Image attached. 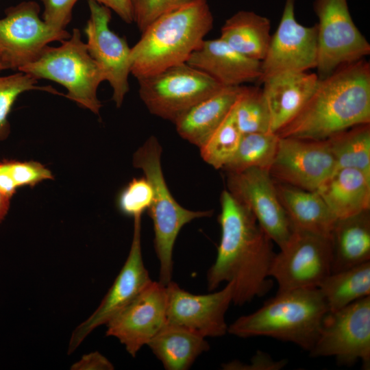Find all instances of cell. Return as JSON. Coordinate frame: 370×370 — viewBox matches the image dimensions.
Returning <instances> with one entry per match:
<instances>
[{"label":"cell","mask_w":370,"mask_h":370,"mask_svg":"<svg viewBox=\"0 0 370 370\" xmlns=\"http://www.w3.org/2000/svg\"><path fill=\"white\" fill-rule=\"evenodd\" d=\"M221 239L207 272L209 291L233 283L232 303L242 306L266 295L273 286L269 272L275 253L273 241L251 210L227 189L220 198Z\"/></svg>","instance_id":"cell-1"},{"label":"cell","mask_w":370,"mask_h":370,"mask_svg":"<svg viewBox=\"0 0 370 370\" xmlns=\"http://www.w3.org/2000/svg\"><path fill=\"white\" fill-rule=\"evenodd\" d=\"M365 123H370V64L362 59L319 79L303 109L276 134L323 140Z\"/></svg>","instance_id":"cell-2"},{"label":"cell","mask_w":370,"mask_h":370,"mask_svg":"<svg viewBox=\"0 0 370 370\" xmlns=\"http://www.w3.org/2000/svg\"><path fill=\"white\" fill-rule=\"evenodd\" d=\"M213 24L207 0H196L160 16L131 47L130 73L138 79L186 62Z\"/></svg>","instance_id":"cell-3"},{"label":"cell","mask_w":370,"mask_h":370,"mask_svg":"<svg viewBox=\"0 0 370 370\" xmlns=\"http://www.w3.org/2000/svg\"><path fill=\"white\" fill-rule=\"evenodd\" d=\"M328 312L318 288L278 292L255 312L236 319L227 332L239 338L270 337L309 352Z\"/></svg>","instance_id":"cell-4"},{"label":"cell","mask_w":370,"mask_h":370,"mask_svg":"<svg viewBox=\"0 0 370 370\" xmlns=\"http://www.w3.org/2000/svg\"><path fill=\"white\" fill-rule=\"evenodd\" d=\"M161 145L151 136L134 153L133 164L143 171L153 189V199L147 210L153 221L154 248L160 262V282L171 281L173 251L181 229L192 221L210 217L212 210L194 211L182 206L174 199L166 183L161 166Z\"/></svg>","instance_id":"cell-5"},{"label":"cell","mask_w":370,"mask_h":370,"mask_svg":"<svg viewBox=\"0 0 370 370\" xmlns=\"http://www.w3.org/2000/svg\"><path fill=\"white\" fill-rule=\"evenodd\" d=\"M18 71L36 79H49L63 86L67 90L66 97L99 114L102 104L97 97V89L106 81L105 76L88 53L78 29L74 28L60 46H45L35 60Z\"/></svg>","instance_id":"cell-6"},{"label":"cell","mask_w":370,"mask_h":370,"mask_svg":"<svg viewBox=\"0 0 370 370\" xmlns=\"http://www.w3.org/2000/svg\"><path fill=\"white\" fill-rule=\"evenodd\" d=\"M137 80L139 96L150 113L172 122L199 101L224 88L186 62Z\"/></svg>","instance_id":"cell-7"},{"label":"cell","mask_w":370,"mask_h":370,"mask_svg":"<svg viewBox=\"0 0 370 370\" xmlns=\"http://www.w3.org/2000/svg\"><path fill=\"white\" fill-rule=\"evenodd\" d=\"M310 357H334L338 365L370 369V295L324 316Z\"/></svg>","instance_id":"cell-8"},{"label":"cell","mask_w":370,"mask_h":370,"mask_svg":"<svg viewBox=\"0 0 370 370\" xmlns=\"http://www.w3.org/2000/svg\"><path fill=\"white\" fill-rule=\"evenodd\" d=\"M312 8L318 18L315 69L319 79L369 55L370 44L354 22L347 0H314Z\"/></svg>","instance_id":"cell-9"},{"label":"cell","mask_w":370,"mask_h":370,"mask_svg":"<svg viewBox=\"0 0 370 370\" xmlns=\"http://www.w3.org/2000/svg\"><path fill=\"white\" fill-rule=\"evenodd\" d=\"M280 249L269 272L278 284V292L318 288L332 273L329 237L294 229L287 244Z\"/></svg>","instance_id":"cell-10"},{"label":"cell","mask_w":370,"mask_h":370,"mask_svg":"<svg viewBox=\"0 0 370 370\" xmlns=\"http://www.w3.org/2000/svg\"><path fill=\"white\" fill-rule=\"evenodd\" d=\"M35 1H23L5 11L0 19V60L4 69L18 70L33 62L49 43L68 39L65 29H56L39 17Z\"/></svg>","instance_id":"cell-11"},{"label":"cell","mask_w":370,"mask_h":370,"mask_svg":"<svg viewBox=\"0 0 370 370\" xmlns=\"http://www.w3.org/2000/svg\"><path fill=\"white\" fill-rule=\"evenodd\" d=\"M227 190L245 205L259 225L280 249L290 240L294 227L277 193L269 171L249 168L227 172Z\"/></svg>","instance_id":"cell-12"},{"label":"cell","mask_w":370,"mask_h":370,"mask_svg":"<svg viewBox=\"0 0 370 370\" xmlns=\"http://www.w3.org/2000/svg\"><path fill=\"white\" fill-rule=\"evenodd\" d=\"M336 169L327 140L280 137L269 172L275 182L316 191Z\"/></svg>","instance_id":"cell-13"},{"label":"cell","mask_w":370,"mask_h":370,"mask_svg":"<svg viewBox=\"0 0 370 370\" xmlns=\"http://www.w3.org/2000/svg\"><path fill=\"white\" fill-rule=\"evenodd\" d=\"M295 1L285 0L275 32L271 35L264 58L261 61V84L266 78L285 71H308L317 62L316 24L305 26L295 16Z\"/></svg>","instance_id":"cell-14"},{"label":"cell","mask_w":370,"mask_h":370,"mask_svg":"<svg viewBox=\"0 0 370 370\" xmlns=\"http://www.w3.org/2000/svg\"><path fill=\"white\" fill-rule=\"evenodd\" d=\"M88 6L90 18L84 29L88 52L103 72L112 89V99L120 108L130 90L131 48L110 28V8L93 0H88Z\"/></svg>","instance_id":"cell-15"},{"label":"cell","mask_w":370,"mask_h":370,"mask_svg":"<svg viewBox=\"0 0 370 370\" xmlns=\"http://www.w3.org/2000/svg\"><path fill=\"white\" fill-rule=\"evenodd\" d=\"M133 218V237L126 261L98 308L73 332L69 344V354L75 352L90 332L106 324L152 282L142 254V216Z\"/></svg>","instance_id":"cell-16"},{"label":"cell","mask_w":370,"mask_h":370,"mask_svg":"<svg viewBox=\"0 0 370 370\" xmlns=\"http://www.w3.org/2000/svg\"><path fill=\"white\" fill-rule=\"evenodd\" d=\"M166 323L194 332L204 338L227 332L225 314L233 300V283L220 291L194 295L172 280L166 285Z\"/></svg>","instance_id":"cell-17"},{"label":"cell","mask_w":370,"mask_h":370,"mask_svg":"<svg viewBox=\"0 0 370 370\" xmlns=\"http://www.w3.org/2000/svg\"><path fill=\"white\" fill-rule=\"evenodd\" d=\"M166 323V286L152 281L108 321L106 335L117 338L135 357Z\"/></svg>","instance_id":"cell-18"},{"label":"cell","mask_w":370,"mask_h":370,"mask_svg":"<svg viewBox=\"0 0 370 370\" xmlns=\"http://www.w3.org/2000/svg\"><path fill=\"white\" fill-rule=\"evenodd\" d=\"M186 63L224 87L258 82L261 62L238 53L220 38L204 39Z\"/></svg>","instance_id":"cell-19"},{"label":"cell","mask_w":370,"mask_h":370,"mask_svg":"<svg viewBox=\"0 0 370 370\" xmlns=\"http://www.w3.org/2000/svg\"><path fill=\"white\" fill-rule=\"evenodd\" d=\"M319 78L307 71H285L266 78L261 84L271 116L270 132L276 134L303 109Z\"/></svg>","instance_id":"cell-20"},{"label":"cell","mask_w":370,"mask_h":370,"mask_svg":"<svg viewBox=\"0 0 370 370\" xmlns=\"http://www.w3.org/2000/svg\"><path fill=\"white\" fill-rule=\"evenodd\" d=\"M241 88L224 87L183 112L173 122L179 135L199 148L202 146L228 115Z\"/></svg>","instance_id":"cell-21"},{"label":"cell","mask_w":370,"mask_h":370,"mask_svg":"<svg viewBox=\"0 0 370 370\" xmlns=\"http://www.w3.org/2000/svg\"><path fill=\"white\" fill-rule=\"evenodd\" d=\"M316 191L336 219L370 208V176L355 169H336Z\"/></svg>","instance_id":"cell-22"},{"label":"cell","mask_w":370,"mask_h":370,"mask_svg":"<svg viewBox=\"0 0 370 370\" xmlns=\"http://www.w3.org/2000/svg\"><path fill=\"white\" fill-rule=\"evenodd\" d=\"M274 182L279 199L294 229L330 238L336 217L317 191Z\"/></svg>","instance_id":"cell-23"},{"label":"cell","mask_w":370,"mask_h":370,"mask_svg":"<svg viewBox=\"0 0 370 370\" xmlns=\"http://www.w3.org/2000/svg\"><path fill=\"white\" fill-rule=\"evenodd\" d=\"M332 273L370 261L369 210L336 219L330 235Z\"/></svg>","instance_id":"cell-24"},{"label":"cell","mask_w":370,"mask_h":370,"mask_svg":"<svg viewBox=\"0 0 370 370\" xmlns=\"http://www.w3.org/2000/svg\"><path fill=\"white\" fill-rule=\"evenodd\" d=\"M202 336L182 327L166 323L147 345L167 370H186L209 344Z\"/></svg>","instance_id":"cell-25"},{"label":"cell","mask_w":370,"mask_h":370,"mask_svg":"<svg viewBox=\"0 0 370 370\" xmlns=\"http://www.w3.org/2000/svg\"><path fill=\"white\" fill-rule=\"evenodd\" d=\"M219 38L242 55L261 62L271 41V21L253 11L240 10L225 21Z\"/></svg>","instance_id":"cell-26"},{"label":"cell","mask_w":370,"mask_h":370,"mask_svg":"<svg viewBox=\"0 0 370 370\" xmlns=\"http://www.w3.org/2000/svg\"><path fill=\"white\" fill-rule=\"evenodd\" d=\"M328 311L370 295V261L331 273L318 287Z\"/></svg>","instance_id":"cell-27"},{"label":"cell","mask_w":370,"mask_h":370,"mask_svg":"<svg viewBox=\"0 0 370 370\" xmlns=\"http://www.w3.org/2000/svg\"><path fill=\"white\" fill-rule=\"evenodd\" d=\"M326 140L336 169H355L370 176V123L355 125Z\"/></svg>","instance_id":"cell-28"},{"label":"cell","mask_w":370,"mask_h":370,"mask_svg":"<svg viewBox=\"0 0 370 370\" xmlns=\"http://www.w3.org/2000/svg\"><path fill=\"white\" fill-rule=\"evenodd\" d=\"M279 138L276 134L272 132L243 134L237 150L223 169L227 173L253 167L269 171L275 156Z\"/></svg>","instance_id":"cell-29"},{"label":"cell","mask_w":370,"mask_h":370,"mask_svg":"<svg viewBox=\"0 0 370 370\" xmlns=\"http://www.w3.org/2000/svg\"><path fill=\"white\" fill-rule=\"evenodd\" d=\"M233 112L242 134L271 132L270 112L262 88L242 85Z\"/></svg>","instance_id":"cell-30"},{"label":"cell","mask_w":370,"mask_h":370,"mask_svg":"<svg viewBox=\"0 0 370 370\" xmlns=\"http://www.w3.org/2000/svg\"><path fill=\"white\" fill-rule=\"evenodd\" d=\"M233 107L221 124L199 147L202 159L216 169H223L230 162L243 136L235 121Z\"/></svg>","instance_id":"cell-31"},{"label":"cell","mask_w":370,"mask_h":370,"mask_svg":"<svg viewBox=\"0 0 370 370\" xmlns=\"http://www.w3.org/2000/svg\"><path fill=\"white\" fill-rule=\"evenodd\" d=\"M53 179L51 171L38 162H0V191L10 199L18 188L34 186L42 181Z\"/></svg>","instance_id":"cell-32"},{"label":"cell","mask_w":370,"mask_h":370,"mask_svg":"<svg viewBox=\"0 0 370 370\" xmlns=\"http://www.w3.org/2000/svg\"><path fill=\"white\" fill-rule=\"evenodd\" d=\"M38 79L21 72L0 77V141L5 140L10 133L8 115L18 97L24 92L37 90L51 94L64 95L51 86H39Z\"/></svg>","instance_id":"cell-33"},{"label":"cell","mask_w":370,"mask_h":370,"mask_svg":"<svg viewBox=\"0 0 370 370\" xmlns=\"http://www.w3.org/2000/svg\"><path fill=\"white\" fill-rule=\"evenodd\" d=\"M153 189L145 177L132 179L120 192L117 206L123 214L142 216L152 202Z\"/></svg>","instance_id":"cell-34"},{"label":"cell","mask_w":370,"mask_h":370,"mask_svg":"<svg viewBox=\"0 0 370 370\" xmlns=\"http://www.w3.org/2000/svg\"><path fill=\"white\" fill-rule=\"evenodd\" d=\"M196 0H130L134 22L143 32L160 16Z\"/></svg>","instance_id":"cell-35"},{"label":"cell","mask_w":370,"mask_h":370,"mask_svg":"<svg viewBox=\"0 0 370 370\" xmlns=\"http://www.w3.org/2000/svg\"><path fill=\"white\" fill-rule=\"evenodd\" d=\"M44 5L42 20L56 29H65L72 18V10L78 0H40Z\"/></svg>","instance_id":"cell-36"},{"label":"cell","mask_w":370,"mask_h":370,"mask_svg":"<svg viewBox=\"0 0 370 370\" xmlns=\"http://www.w3.org/2000/svg\"><path fill=\"white\" fill-rule=\"evenodd\" d=\"M249 363L234 360L223 363L222 368L226 370H280L288 361L286 359L274 360L269 354L258 350L251 358Z\"/></svg>","instance_id":"cell-37"},{"label":"cell","mask_w":370,"mask_h":370,"mask_svg":"<svg viewBox=\"0 0 370 370\" xmlns=\"http://www.w3.org/2000/svg\"><path fill=\"white\" fill-rule=\"evenodd\" d=\"M71 369L73 370H112V362L99 352L86 354L74 363Z\"/></svg>","instance_id":"cell-38"},{"label":"cell","mask_w":370,"mask_h":370,"mask_svg":"<svg viewBox=\"0 0 370 370\" xmlns=\"http://www.w3.org/2000/svg\"><path fill=\"white\" fill-rule=\"evenodd\" d=\"M113 10L124 22H134L133 11L130 0H93Z\"/></svg>","instance_id":"cell-39"},{"label":"cell","mask_w":370,"mask_h":370,"mask_svg":"<svg viewBox=\"0 0 370 370\" xmlns=\"http://www.w3.org/2000/svg\"><path fill=\"white\" fill-rule=\"evenodd\" d=\"M10 199V197L5 196L0 191V223L4 219L8 212Z\"/></svg>","instance_id":"cell-40"},{"label":"cell","mask_w":370,"mask_h":370,"mask_svg":"<svg viewBox=\"0 0 370 370\" xmlns=\"http://www.w3.org/2000/svg\"><path fill=\"white\" fill-rule=\"evenodd\" d=\"M3 70V66H2V64H1V60H0V71Z\"/></svg>","instance_id":"cell-41"}]
</instances>
